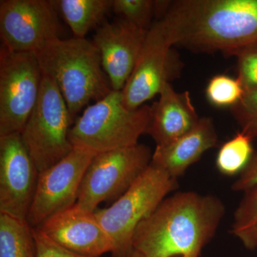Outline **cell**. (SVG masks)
<instances>
[{
    "mask_svg": "<svg viewBox=\"0 0 257 257\" xmlns=\"http://www.w3.org/2000/svg\"><path fill=\"white\" fill-rule=\"evenodd\" d=\"M217 140L213 119L201 117L189 133L169 145L156 147L150 164L177 179L206 152L216 146Z\"/></svg>",
    "mask_w": 257,
    "mask_h": 257,
    "instance_id": "obj_16",
    "label": "cell"
},
{
    "mask_svg": "<svg viewBox=\"0 0 257 257\" xmlns=\"http://www.w3.org/2000/svg\"><path fill=\"white\" fill-rule=\"evenodd\" d=\"M39 175L21 134L0 137V214L27 220Z\"/></svg>",
    "mask_w": 257,
    "mask_h": 257,
    "instance_id": "obj_12",
    "label": "cell"
},
{
    "mask_svg": "<svg viewBox=\"0 0 257 257\" xmlns=\"http://www.w3.org/2000/svg\"><path fill=\"white\" fill-rule=\"evenodd\" d=\"M55 2L1 0L0 36L3 47L13 52H36L60 38Z\"/></svg>",
    "mask_w": 257,
    "mask_h": 257,
    "instance_id": "obj_10",
    "label": "cell"
},
{
    "mask_svg": "<svg viewBox=\"0 0 257 257\" xmlns=\"http://www.w3.org/2000/svg\"><path fill=\"white\" fill-rule=\"evenodd\" d=\"M255 187H257V152L253 153L246 168L231 186V189L236 192H244Z\"/></svg>",
    "mask_w": 257,
    "mask_h": 257,
    "instance_id": "obj_26",
    "label": "cell"
},
{
    "mask_svg": "<svg viewBox=\"0 0 257 257\" xmlns=\"http://www.w3.org/2000/svg\"><path fill=\"white\" fill-rule=\"evenodd\" d=\"M147 34V30L123 20L104 24L96 30L92 42L100 54L103 69L112 90L124 89L141 54Z\"/></svg>",
    "mask_w": 257,
    "mask_h": 257,
    "instance_id": "obj_14",
    "label": "cell"
},
{
    "mask_svg": "<svg viewBox=\"0 0 257 257\" xmlns=\"http://www.w3.org/2000/svg\"><path fill=\"white\" fill-rule=\"evenodd\" d=\"M230 55L237 59V78L244 91L257 89V46L241 49Z\"/></svg>",
    "mask_w": 257,
    "mask_h": 257,
    "instance_id": "obj_24",
    "label": "cell"
},
{
    "mask_svg": "<svg viewBox=\"0 0 257 257\" xmlns=\"http://www.w3.org/2000/svg\"><path fill=\"white\" fill-rule=\"evenodd\" d=\"M151 106L128 109L123 103L121 91L111 90L105 97L87 106L69 131L73 147L95 155L138 144L146 134Z\"/></svg>",
    "mask_w": 257,
    "mask_h": 257,
    "instance_id": "obj_4",
    "label": "cell"
},
{
    "mask_svg": "<svg viewBox=\"0 0 257 257\" xmlns=\"http://www.w3.org/2000/svg\"><path fill=\"white\" fill-rule=\"evenodd\" d=\"M38 228L62 247L83 256L100 257L114 252L112 241L94 211L77 204L52 216Z\"/></svg>",
    "mask_w": 257,
    "mask_h": 257,
    "instance_id": "obj_13",
    "label": "cell"
},
{
    "mask_svg": "<svg viewBox=\"0 0 257 257\" xmlns=\"http://www.w3.org/2000/svg\"><path fill=\"white\" fill-rule=\"evenodd\" d=\"M57 12L72 30L74 37L85 38L91 30L101 23L113 0H57Z\"/></svg>",
    "mask_w": 257,
    "mask_h": 257,
    "instance_id": "obj_17",
    "label": "cell"
},
{
    "mask_svg": "<svg viewBox=\"0 0 257 257\" xmlns=\"http://www.w3.org/2000/svg\"><path fill=\"white\" fill-rule=\"evenodd\" d=\"M177 188V179L150 164L111 206L94 211L112 241L114 257H126L133 251V236L139 224Z\"/></svg>",
    "mask_w": 257,
    "mask_h": 257,
    "instance_id": "obj_5",
    "label": "cell"
},
{
    "mask_svg": "<svg viewBox=\"0 0 257 257\" xmlns=\"http://www.w3.org/2000/svg\"><path fill=\"white\" fill-rule=\"evenodd\" d=\"M42 74L57 84L73 121L91 101L112 90L103 69L100 54L86 38H58L36 52Z\"/></svg>",
    "mask_w": 257,
    "mask_h": 257,
    "instance_id": "obj_3",
    "label": "cell"
},
{
    "mask_svg": "<svg viewBox=\"0 0 257 257\" xmlns=\"http://www.w3.org/2000/svg\"><path fill=\"white\" fill-rule=\"evenodd\" d=\"M175 257H182V256H175Z\"/></svg>",
    "mask_w": 257,
    "mask_h": 257,
    "instance_id": "obj_28",
    "label": "cell"
},
{
    "mask_svg": "<svg viewBox=\"0 0 257 257\" xmlns=\"http://www.w3.org/2000/svg\"><path fill=\"white\" fill-rule=\"evenodd\" d=\"M224 213V204L214 195L176 193L139 224L133 249L143 257H199Z\"/></svg>",
    "mask_w": 257,
    "mask_h": 257,
    "instance_id": "obj_1",
    "label": "cell"
},
{
    "mask_svg": "<svg viewBox=\"0 0 257 257\" xmlns=\"http://www.w3.org/2000/svg\"><path fill=\"white\" fill-rule=\"evenodd\" d=\"M173 47L162 21L152 24L133 74L121 91L127 109L145 105L160 94L166 84L179 77L182 64Z\"/></svg>",
    "mask_w": 257,
    "mask_h": 257,
    "instance_id": "obj_9",
    "label": "cell"
},
{
    "mask_svg": "<svg viewBox=\"0 0 257 257\" xmlns=\"http://www.w3.org/2000/svg\"><path fill=\"white\" fill-rule=\"evenodd\" d=\"M126 257H143L141 256V255L138 252H137L135 250H133V251H131L127 256Z\"/></svg>",
    "mask_w": 257,
    "mask_h": 257,
    "instance_id": "obj_27",
    "label": "cell"
},
{
    "mask_svg": "<svg viewBox=\"0 0 257 257\" xmlns=\"http://www.w3.org/2000/svg\"><path fill=\"white\" fill-rule=\"evenodd\" d=\"M112 9L121 20L147 31L157 16L156 1L152 0H113Z\"/></svg>",
    "mask_w": 257,
    "mask_h": 257,
    "instance_id": "obj_21",
    "label": "cell"
},
{
    "mask_svg": "<svg viewBox=\"0 0 257 257\" xmlns=\"http://www.w3.org/2000/svg\"><path fill=\"white\" fill-rule=\"evenodd\" d=\"M231 114L241 128V133L257 138V89L244 91L241 100L231 107Z\"/></svg>",
    "mask_w": 257,
    "mask_h": 257,
    "instance_id": "obj_23",
    "label": "cell"
},
{
    "mask_svg": "<svg viewBox=\"0 0 257 257\" xmlns=\"http://www.w3.org/2000/svg\"><path fill=\"white\" fill-rule=\"evenodd\" d=\"M96 155L74 147L63 160L40 172L27 218L32 227H40L52 216L76 204L83 177Z\"/></svg>",
    "mask_w": 257,
    "mask_h": 257,
    "instance_id": "obj_11",
    "label": "cell"
},
{
    "mask_svg": "<svg viewBox=\"0 0 257 257\" xmlns=\"http://www.w3.org/2000/svg\"><path fill=\"white\" fill-rule=\"evenodd\" d=\"M231 233L248 249L257 247V187L244 192L234 213Z\"/></svg>",
    "mask_w": 257,
    "mask_h": 257,
    "instance_id": "obj_20",
    "label": "cell"
},
{
    "mask_svg": "<svg viewBox=\"0 0 257 257\" xmlns=\"http://www.w3.org/2000/svg\"><path fill=\"white\" fill-rule=\"evenodd\" d=\"M152 154L141 144L98 154L83 177L76 204L95 211L104 202H115L151 163Z\"/></svg>",
    "mask_w": 257,
    "mask_h": 257,
    "instance_id": "obj_7",
    "label": "cell"
},
{
    "mask_svg": "<svg viewBox=\"0 0 257 257\" xmlns=\"http://www.w3.org/2000/svg\"><path fill=\"white\" fill-rule=\"evenodd\" d=\"M33 234L36 243L37 257H91L83 256L62 247L39 228H33Z\"/></svg>",
    "mask_w": 257,
    "mask_h": 257,
    "instance_id": "obj_25",
    "label": "cell"
},
{
    "mask_svg": "<svg viewBox=\"0 0 257 257\" xmlns=\"http://www.w3.org/2000/svg\"><path fill=\"white\" fill-rule=\"evenodd\" d=\"M0 257H37L33 227L28 221L0 214Z\"/></svg>",
    "mask_w": 257,
    "mask_h": 257,
    "instance_id": "obj_18",
    "label": "cell"
},
{
    "mask_svg": "<svg viewBox=\"0 0 257 257\" xmlns=\"http://www.w3.org/2000/svg\"><path fill=\"white\" fill-rule=\"evenodd\" d=\"M159 95V100L151 106L146 134L153 139L156 147H162L189 133L200 118L187 91L177 92L167 83Z\"/></svg>",
    "mask_w": 257,
    "mask_h": 257,
    "instance_id": "obj_15",
    "label": "cell"
},
{
    "mask_svg": "<svg viewBox=\"0 0 257 257\" xmlns=\"http://www.w3.org/2000/svg\"><path fill=\"white\" fill-rule=\"evenodd\" d=\"M244 94V89L238 78L227 75H216L208 83L206 95L208 100L216 106L232 107Z\"/></svg>",
    "mask_w": 257,
    "mask_h": 257,
    "instance_id": "obj_22",
    "label": "cell"
},
{
    "mask_svg": "<svg viewBox=\"0 0 257 257\" xmlns=\"http://www.w3.org/2000/svg\"><path fill=\"white\" fill-rule=\"evenodd\" d=\"M73 122L57 84L43 75L38 101L21 133L39 172L55 165L72 151L69 134Z\"/></svg>",
    "mask_w": 257,
    "mask_h": 257,
    "instance_id": "obj_6",
    "label": "cell"
},
{
    "mask_svg": "<svg viewBox=\"0 0 257 257\" xmlns=\"http://www.w3.org/2000/svg\"><path fill=\"white\" fill-rule=\"evenodd\" d=\"M171 42L197 52L257 46V0H178L161 19Z\"/></svg>",
    "mask_w": 257,
    "mask_h": 257,
    "instance_id": "obj_2",
    "label": "cell"
},
{
    "mask_svg": "<svg viewBox=\"0 0 257 257\" xmlns=\"http://www.w3.org/2000/svg\"><path fill=\"white\" fill-rule=\"evenodd\" d=\"M251 141L252 139L241 132L221 147L216 167L221 175L232 177L243 172L254 153Z\"/></svg>",
    "mask_w": 257,
    "mask_h": 257,
    "instance_id": "obj_19",
    "label": "cell"
},
{
    "mask_svg": "<svg viewBox=\"0 0 257 257\" xmlns=\"http://www.w3.org/2000/svg\"><path fill=\"white\" fill-rule=\"evenodd\" d=\"M43 74L36 53L0 50V137L21 134L36 105Z\"/></svg>",
    "mask_w": 257,
    "mask_h": 257,
    "instance_id": "obj_8",
    "label": "cell"
}]
</instances>
